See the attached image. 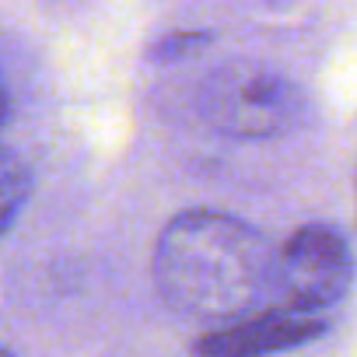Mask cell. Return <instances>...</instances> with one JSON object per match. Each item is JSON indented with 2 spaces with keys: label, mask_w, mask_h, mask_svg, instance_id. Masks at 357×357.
Wrapping results in <instances>:
<instances>
[{
  "label": "cell",
  "mask_w": 357,
  "mask_h": 357,
  "mask_svg": "<svg viewBox=\"0 0 357 357\" xmlns=\"http://www.w3.org/2000/svg\"><path fill=\"white\" fill-rule=\"evenodd\" d=\"M273 242L256 225L193 207L161 228L151 273L172 312L200 322H231L263 308L273 294Z\"/></svg>",
  "instance_id": "cell-1"
},
{
  "label": "cell",
  "mask_w": 357,
  "mask_h": 357,
  "mask_svg": "<svg viewBox=\"0 0 357 357\" xmlns=\"http://www.w3.org/2000/svg\"><path fill=\"white\" fill-rule=\"evenodd\" d=\"M200 116L228 137L266 140L291 133L305 116V91L280 70L235 60L207 74L200 84Z\"/></svg>",
  "instance_id": "cell-2"
},
{
  "label": "cell",
  "mask_w": 357,
  "mask_h": 357,
  "mask_svg": "<svg viewBox=\"0 0 357 357\" xmlns=\"http://www.w3.org/2000/svg\"><path fill=\"white\" fill-rule=\"evenodd\" d=\"M354 280V256L350 242L340 228L312 221L301 225L273 263V291L280 305L298 312L322 315L326 308L340 305Z\"/></svg>",
  "instance_id": "cell-3"
},
{
  "label": "cell",
  "mask_w": 357,
  "mask_h": 357,
  "mask_svg": "<svg viewBox=\"0 0 357 357\" xmlns=\"http://www.w3.org/2000/svg\"><path fill=\"white\" fill-rule=\"evenodd\" d=\"M326 333V319L315 312H298L287 305L277 308H256L238 319H231L221 329H211L193 343L200 354H225V357H242V354H273V350H291L301 347L315 336Z\"/></svg>",
  "instance_id": "cell-4"
},
{
  "label": "cell",
  "mask_w": 357,
  "mask_h": 357,
  "mask_svg": "<svg viewBox=\"0 0 357 357\" xmlns=\"http://www.w3.org/2000/svg\"><path fill=\"white\" fill-rule=\"evenodd\" d=\"M29 190H32V175H29L25 161H18L11 151L0 147V235L18 221V214L29 200Z\"/></svg>",
  "instance_id": "cell-5"
},
{
  "label": "cell",
  "mask_w": 357,
  "mask_h": 357,
  "mask_svg": "<svg viewBox=\"0 0 357 357\" xmlns=\"http://www.w3.org/2000/svg\"><path fill=\"white\" fill-rule=\"evenodd\" d=\"M200 43H207V32H178V36H168V39H161L154 50V56L158 60H175V56H186V53H193V46H200Z\"/></svg>",
  "instance_id": "cell-6"
},
{
  "label": "cell",
  "mask_w": 357,
  "mask_h": 357,
  "mask_svg": "<svg viewBox=\"0 0 357 357\" xmlns=\"http://www.w3.org/2000/svg\"><path fill=\"white\" fill-rule=\"evenodd\" d=\"M8 112H11V95H8V84L0 77V126L8 123Z\"/></svg>",
  "instance_id": "cell-7"
}]
</instances>
